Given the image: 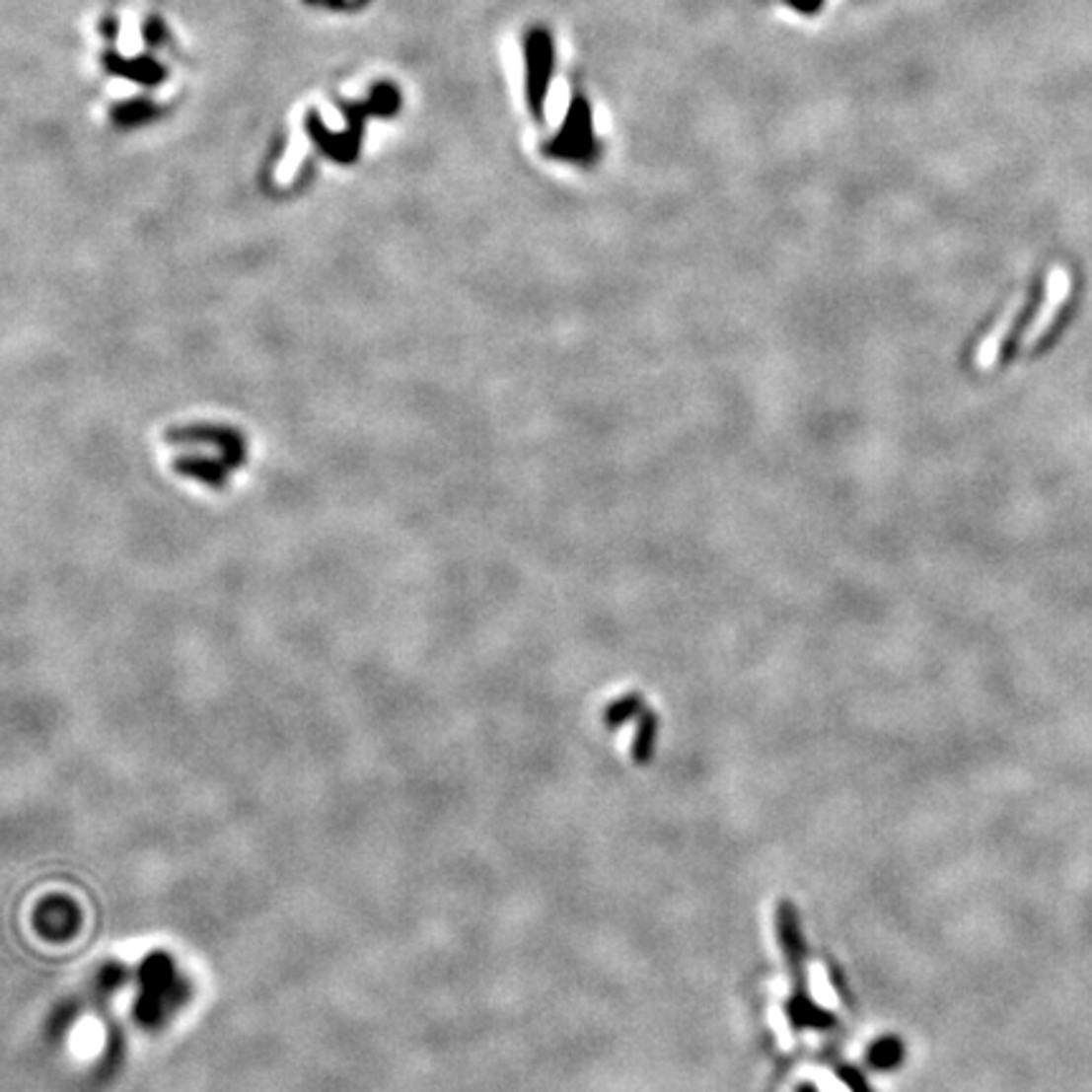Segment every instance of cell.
Wrapping results in <instances>:
<instances>
[{
    "label": "cell",
    "mask_w": 1092,
    "mask_h": 1092,
    "mask_svg": "<svg viewBox=\"0 0 1092 1092\" xmlns=\"http://www.w3.org/2000/svg\"><path fill=\"white\" fill-rule=\"evenodd\" d=\"M187 996L185 979H180L173 959L165 951H152L139 964V994L134 1001V1019L145 1027H157L170 1011Z\"/></svg>",
    "instance_id": "obj_1"
},
{
    "label": "cell",
    "mask_w": 1092,
    "mask_h": 1092,
    "mask_svg": "<svg viewBox=\"0 0 1092 1092\" xmlns=\"http://www.w3.org/2000/svg\"><path fill=\"white\" fill-rule=\"evenodd\" d=\"M1069 291H1072V278H1069L1067 268H1062V266L1052 268V271L1047 273L1045 299H1042V307H1040V312H1037V317L1032 319V324H1029V329L1024 331L1022 347H1027V349L1035 347L1037 341H1040L1042 336L1050 331V327L1055 324L1057 314L1062 312Z\"/></svg>",
    "instance_id": "obj_2"
},
{
    "label": "cell",
    "mask_w": 1092,
    "mask_h": 1092,
    "mask_svg": "<svg viewBox=\"0 0 1092 1092\" xmlns=\"http://www.w3.org/2000/svg\"><path fill=\"white\" fill-rule=\"evenodd\" d=\"M794 3H797V6L802 8V11H815V8L820 6L822 0H794Z\"/></svg>",
    "instance_id": "obj_3"
}]
</instances>
